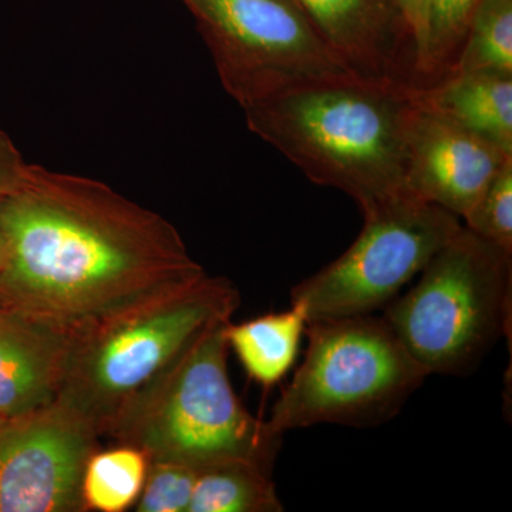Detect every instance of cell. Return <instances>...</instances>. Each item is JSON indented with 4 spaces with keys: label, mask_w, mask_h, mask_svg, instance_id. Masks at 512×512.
Wrapping results in <instances>:
<instances>
[{
    "label": "cell",
    "mask_w": 512,
    "mask_h": 512,
    "mask_svg": "<svg viewBox=\"0 0 512 512\" xmlns=\"http://www.w3.org/2000/svg\"><path fill=\"white\" fill-rule=\"evenodd\" d=\"M0 228L2 306L67 328L205 274L157 212L93 178L40 165L0 200Z\"/></svg>",
    "instance_id": "1"
},
{
    "label": "cell",
    "mask_w": 512,
    "mask_h": 512,
    "mask_svg": "<svg viewBox=\"0 0 512 512\" xmlns=\"http://www.w3.org/2000/svg\"><path fill=\"white\" fill-rule=\"evenodd\" d=\"M416 106V83L353 76L299 87L244 113L249 130L312 183L346 192L367 214L413 194L407 137Z\"/></svg>",
    "instance_id": "2"
},
{
    "label": "cell",
    "mask_w": 512,
    "mask_h": 512,
    "mask_svg": "<svg viewBox=\"0 0 512 512\" xmlns=\"http://www.w3.org/2000/svg\"><path fill=\"white\" fill-rule=\"evenodd\" d=\"M239 303L229 279L204 274L74 326L56 402L107 436L128 404Z\"/></svg>",
    "instance_id": "3"
},
{
    "label": "cell",
    "mask_w": 512,
    "mask_h": 512,
    "mask_svg": "<svg viewBox=\"0 0 512 512\" xmlns=\"http://www.w3.org/2000/svg\"><path fill=\"white\" fill-rule=\"evenodd\" d=\"M229 322L202 333L128 404L107 436L143 451L148 463L202 470L241 461L272 473L282 436L255 419L232 389Z\"/></svg>",
    "instance_id": "4"
},
{
    "label": "cell",
    "mask_w": 512,
    "mask_h": 512,
    "mask_svg": "<svg viewBox=\"0 0 512 512\" xmlns=\"http://www.w3.org/2000/svg\"><path fill=\"white\" fill-rule=\"evenodd\" d=\"M420 274L383 318L427 375H466L510 333L512 254L461 227Z\"/></svg>",
    "instance_id": "5"
},
{
    "label": "cell",
    "mask_w": 512,
    "mask_h": 512,
    "mask_svg": "<svg viewBox=\"0 0 512 512\" xmlns=\"http://www.w3.org/2000/svg\"><path fill=\"white\" fill-rule=\"evenodd\" d=\"M305 335L302 365L266 420L278 436L323 423L379 426L429 376L383 316L319 320Z\"/></svg>",
    "instance_id": "6"
},
{
    "label": "cell",
    "mask_w": 512,
    "mask_h": 512,
    "mask_svg": "<svg viewBox=\"0 0 512 512\" xmlns=\"http://www.w3.org/2000/svg\"><path fill=\"white\" fill-rule=\"evenodd\" d=\"M224 89L242 110L311 84L362 76L326 43L296 0H183Z\"/></svg>",
    "instance_id": "7"
},
{
    "label": "cell",
    "mask_w": 512,
    "mask_h": 512,
    "mask_svg": "<svg viewBox=\"0 0 512 512\" xmlns=\"http://www.w3.org/2000/svg\"><path fill=\"white\" fill-rule=\"evenodd\" d=\"M359 237L335 261L293 286L308 323L373 315L460 231L456 215L409 194L367 214Z\"/></svg>",
    "instance_id": "8"
},
{
    "label": "cell",
    "mask_w": 512,
    "mask_h": 512,
    "mask_svg": "<svg viewBox=\"0 0 512 512\" xmlns=\"http://www.w3.org/2000/svg\"><path fill=\"white\" fill-rule=\"evenodd\" d=\"M100 434L55 402L0 421V512H86L83 478Z\"/></svg>",
    "instance_id": "9"
},
{
    "label": "cell",
    "mask_w": 512,
    "mask_h": 512,
    "mask_svg": "<svg viewBox=\"0 0 512 512\" xmlns=\"http://www.w3.org/2000/svg\"><path fill=\"white\" fill-rule=\"evenodd\" d=\"M510 160L500 148L424 104L417 93L407 137L406 178L420 200L466 218Z\"/></svg>",
    "instance_id": "10"
},
{
    "label": "cell",
    "mask_w": 512,
    "mask_h": 512,
    "mask_svg": "<svg viewBox=\"0 0 512 512\" xmlns=\"http://www.w3.org/2000/svg\"><path fill=\"white\" fill-rule=\"evenodd\" d=\"M72 338V328L0 306V420L56 402Z\"/></svg>",
    "instance_id": "11"
},
{
    "label": "cell",
    "mask_w": 512,
    "mask_h": 512,
    "mask_svg": "<svg viewBox=\"0 0 512 512\" xmlns=\"http://www.w3.org/2000/svg\"><path fill=\"white\" fill-rule=\"evenodd\" d=\"M326 43L365 77L414 80V52L393 0H296Z\"/></svg>",
    "instance_id": "12"
},
{
    "label": "cell",
    "mask_w": 512,
    "mask_h": 512,
    "mask_svg": "<svg viewBox=\"0 0 512 512\" xmlns=\"http://www.w3.org/2000/svg\"><path fill=\"white\" fill-rule=\"evenodd\" d=\"M420 100L512 156V76L450 73L417 87Z\"/></svg>",
    "instance_id": "13"
},
{
    "label": "cell",
    "mask_w": 512,
    "mask_h": 512,
    "mask_svg": "<svg viewBox=\"0 0 512 512\" xmlns=\"http://www.w3.org/2000/svg\"><path fill=\"white\" fill-rule=\"evenodd\" d=\"M308 320L301 306L227 326L228 346L251 379L265 387L281 382L295 365Z\"/></svg>",
    "instance_id": "14"
},
{
    "label": "cell",
    "mask_w": 512,
    "mask_h": 512,
    "mask_svg": "<svg viewBox=\"0 0 512 512\" xmlns=\"http://www.w3.org/2000/svg\"><path fill=\"white\" fill-rule=\"evenodd\" d=\"M271 473L254 464L222 463L198 473L188 512H279Z\"/></svg>",
    "instance_id": "15"
},
{
    "label": "cell",
    "mask_w": 512,
    "mask_h": 512,
    "mask_svg": "<svg viewBox=\"0 0 512 512\" xmlns=\"http://www.w3.org/2000/svg\"><path fill=\"white\" fill-rule=\"evenodd\" d=\"M450 73L512 76V0H481Z\"/></svg>",
    "instance_id": "16"
},
{
    "label": "cell",
    "mask_w": 512,
    "mask_h": 512,
    "mask_svg": "<svg viewBox=\"0 0 512 512\" xmlns=\"http://www.w3.org/2000/svg\"><path fill=\"white\" fill-rule=\"evenodd\" d=\"M148 460L137 448L120 446L97 451L87 463L83 495L89 510L120 512L136 503L143 488Z\"/></svg>",
    "instance_id": "17"
},
{
    "label": "cell",
    "mask_w": 512,
    "mask_h": 512,
    "mask_svg": "<svg viewBox=\"0 0 512 512\" xmlns=\"http://www.w3.org/2000/svg\"><path fill=\"white\" fill-rule=\"evenodd\" d=\"M480 3L481 0H430L423 49L413 67L417 84L434 82L453 66Z\"/></svg>",
    "instance_id": "18"
},
{
    "label": "cell",
    "mask_w": 512,
    "mask_h": 512,
    "mask_svg": "<svg viewBox=\"0 0 512 512\" xmlns=\"http://www.w3.org/2000/svg\"><path fill=\"white\" fill-rule=\"evenodd\" d=\"M464 221L471 231L512 254V160L498 171Z\"/></svg>",
    "instance_id": "19"
},
{
    "label": "cell",
    "mask_w": 512,
    "mask_h": 512,
    "mask_svg": "<svg viewBox=\"0 0 512 512\" xmlns=\"http://www.w3.org/2000/svg\"><path fill=\"white\" fill-rule=\"evenodd\" d=\"M200 470L184 464L148 463L136 512H188Z\"/></svg>",
    "instance_id": "20"
},
{
    "label": "cell",
    "mask_w": 512,
    "mask_h": 512,
    "mask_svg": "<svg viewBox=\"0 0 512 512\" xmlns=\"http://www.w3.org/2000/svg\"><path fill=\"white\" fill-rule=\"evenodd\" d=\"M30 165L23 160L12 138L0 130V200L18 190L28 177Z\"/></svg>",
    "instance_id": "21"
},
{
    "label": "cell",
    "mask_w": 512,
    "mask_h": 512,
    "mask_svg": "<svg viewBox=\"0 0 512 512\" xmlns=\"http://www.w3.org/2000/svg\"><path fill=\"white\" fill-rule=\"evenodd\" d=\"M393 3L402 19L407 36L412 40L414 63H416L426 37L430 0H393Z\"/></svg>",
    "instance_id": "22"
},
{
    "label": "cell",
    "mask_w": 512,
    "mask_h": 512,
    "mask_svg": "<svg viewBox=\"0 0 512 512\" xmlns=\"http://www.w3.org/2000/svg\"><path fill=\"white\" fill-rule=\"evenodd\" d=\"M6 259H8V245H6L5 235L0 228V272L5 268Z\"/></svg>",
    "instance_id": "23"
},
{
    "label": "cell",
    "mask_w": 512,
    "mask_h": 512,
    "mask_svg": "<svg viewBox=\"0 0 512 512\" xmlns=\"http://www.w3.org/2000/svg\"><path fill=\"white\" fill-rule=\"evenodd\" d=\"M0 306H2V305H0ZM2 308H3V306H2Z\"/></svg>",
    "instance_id": "24"
},
{
    "label": "cell",
    "mask_w": 512,
    "mask_h": 512,
    "mask_svg": "<svg viewBox=\"0 0 512 512\" xmlns=\"http://www.w3.org/2000/svg\"><path fill=\"white\" fill-rule=\"evenodd\" d=\"M0 421H2V420H0Z\"/></svg>",
    "instance_id": "25"
}]
</instances>
